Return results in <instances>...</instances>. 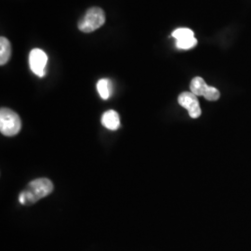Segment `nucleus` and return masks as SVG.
Returning <instances> with one entry per match:
<instances>
[{"instance_id":"f257e3e1","label":"nucleus","mask_w":251,"mask_h":251,"mask_svg":"<svg viewBox=\"0 0 251 251\" xmlns=\"http://www.w3.org/2000/svg\"><path fill=\"white\" fill-rule=\"evenodd\" d=\"M53 183L46 178L32 180L19 195V202L23 206H31L42 198L48 197L53 191Z\"/></svg>"},{"instance_id":"f03ea898","label":"nucleus","mask_w":251,"mask_h":251,"mask_svg":"<svg viewBox=\"0 0 251 251\" xmlns=\"http://www.w3.org/2000/svg\"><path fill=\"white\" fill-rule=\"evenodd\" d=\"M22 127L20 117L9 108H1L0 110V131L4 136H15Z\"/></svg>"},{"instance_id":"7ed1b4c3","label":"nucleus","mask_w":251,"mask_h":251,"mask_svg":"<svg viewBox=\"0 0 251 251\" xmlns=\"http://www.w3.org/2000/svg\"><path fill=\"white\" fill-rule=\"evenodd\" d=\"M105 23L104 11L98 7L88 9L85 16L78 23L79 30L84 33H91L102 26Z\"/></svg>"},{"instance_id":"20e7f679","label":"nucleus","mask_w":251,"mask_h":251,"mask_svg":"<svg viewBox=\"0 0 251 251\" xmlns=\"http://www.w3.org/2000/svg\"><path fill=\"white\" fill-rule=\"evenodd\" d=\"M190 90L196 96H203L205 99L211 101L217 100L221 96L219 90L213 87H209L200 76H197L191 81Z\"/></svg>"},{"instance_id":"39448f33","label":"nucleus","mask_w":251,"mask_h":251,"mask_svg":"<svg viewBox=\"0 0 251 251\" xmlns=\"http://www.w3.org/2000/svg\"><path fill=\"white\" fill-rule=\"evenodd\" d=\"M48 63L47 54L39 49H34L29 54V65L32 72L39 77L46 75V66Z\"/></svg>"},{"instance_id":"423d86ee","label":"nucleus","mask_w":251,"mask_h":251,"mask_svg":"<svg viewBox=\"0 0 251 251\" xmlns=\"http://www.w3.org/2000/svg\"><path fill=\"white\" fill-rule=\"evenodd\" d=\"M178 102L179 105L185 108L188 111L189 116L196 119L201 116V108L199 105L198 96H196L194 93L190 92H182L179 94L178 98Z\"/></svg>"},{"instance_id":"0eeeda50","label":"nucleus","mask_w":251,"mask_h":251,"mask_svg":"<svg viewBox=\"0 0 251 251\" xmlns=\"http://www.w3.org/2000/svg\"><path fill=\"white\" fill-rule=\"evenodd\" d=\"M101 124L109 130H117L120 126V118L114 110L106 111L101 117Z\"/></svg>"},{"instance_id":"6e6552de","label":"nucleus","mask_w":251,"mask_h":251,"mask_svg":"<svg viewBox=\"0 0 251 251\" xmlns=\"http://www.w3.org/2000/svg\"><path fill=\"white\" fill-rule=\"evenodd\" d=\"M11 56V46L9 39L4 36L0 38V64L4 65L9 62Z\"/></svg>"},{"instance_id":"1a4fd4ad","label":"nucleus","mask_w":251,"mask_h":251,"mask_svg":"<svg viewBox=\"0 0 251 251\" xmlns=\"http://www.w3.org/2000/svg\"><path fill=\"white\" fill-rule=\"evenodd\" d=\"M97 90L100 98L102 100H108L112 94V83L109 79L102 78L100 79L97 83Z\"/></svg>"},{"instance_id":"9d476101","label":"nucleus","mask_w":251,"mask_h":251,"mask_svg":"<svg viewBox=\"0 0 251 251\" xmlns=\"http://www.w3.org/2000/svg\"><path fill=\"white\" fill-rule=\"evenodd\" d=\"M198 44V39L195 36H189L176 40V47L179 50H190Z\"/></svg>"},{"instance_id":"9b49d317","label":"nucleus","mask_w":251,"mask_h":251,"mask_svg":"<svg viewBox=\"0 0 251 251\" xmlns=\"http://www.w3.org/2000/svg\"><path fill=\"white\" fill-rule=\"evenodd\" d=\"M172 36L176 40H179V39L189 37V36H195V33L189 28H178L175 31H173Z\"/></svg>"}]
</instances>
